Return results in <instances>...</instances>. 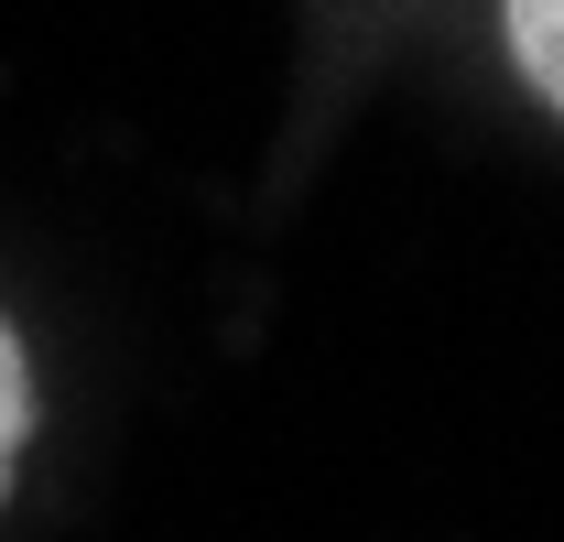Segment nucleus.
I'll use <instances>...</instances> for the list:
<instances>
[{"mask_svg": "<svg viewBox=\"0 0 564 542\" xmlns=\"http://www.w3.org/2000/svg\"><path fill=\"white\" fill-rule=\"evenodd\" d=\"M22 456H33V347L0 315V510H11V488H22Z\"/></svg>", "mask_w": 564, "mask_h": 542, "instance_id": "f03ea898", "label": "nucleus"}, {"mask_svg": "<svg viewBox=\"0 0 564 542\" xmlns=\"http://www.w3.org/2000/svg\"><path fill=\"white\" fill-rule=\"evenodd\" d=\"M499 44H510V76L564 120V0H499Z\"/></svg>", "mask_w": 564, "mask_h": 542, "instance_id": "f257e3e1", "label": "nucleus"}]
</instances>
